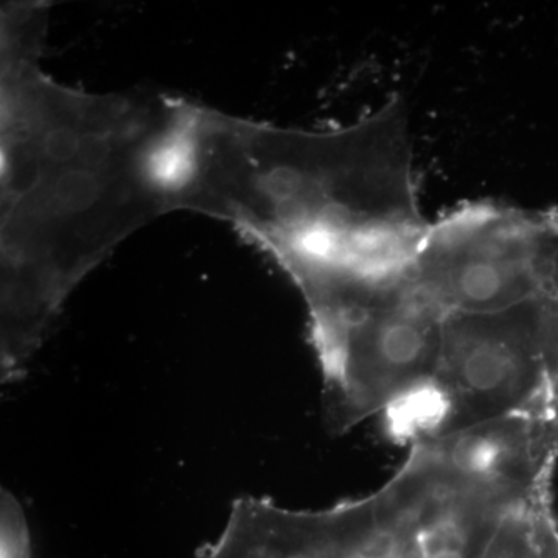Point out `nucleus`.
<instances>
[{
  "label": "nucleus",
  "mask_w": 558,
  "mask_h": 558,
  "mask_svg": "<svg viewBox=\"0 0 558 558\" xmlns=\"http://www.w3.org/2000/svg\"><path fill=\"white\" fill-rule=\"evenodd\" d=\"M484 558H558L553 487L531 495L506 512Z\"/></svg>",
  "instance_id": "nucleus-8"
},
{
  "label": "nucleus",
  "mask_w": 558,
  "mask_h": 558,
  "mask_svg": "<svg viewBox=\"0 0 558 558\" xmlns=\"http://www.w3.org/2000/svg\"><path fill=\"white\" fill-rule=\"evenodd\" d=\"M2 524H0V558H31V532L17 499L2 492Z\"/></svg>",
  "instance_id": "nucleus-10"
},
{
  "label": "nucleus",
  "mask_w": 558,
  "mask_h": 558,
  "mask_svg": "<svg viewBox=\"0 0 558 558\" xmlns=\"http://www.w3.org/2000/svg\"><path fill=\"white\" fill-rule=\"evenodd\" d=\"M558 242V218L473 201L428 223L414 274L446 314H484L537 299Z\"/></svg>",
  "instance_id": "nucleus-3"
},
{
  "label": "nucleus",
  "mask_w": 558,
  "mask_h": 558,
  "mask_svg": "<svg viewBox=\"0 0 558 558\" xmlns=\"http://www.w3.org/2000/svg\"><path fill=\"white\" fill-rule=\"evenodd\" d=\"M436 373L453 396L457 432L512 414L548 416L542 293L505 311L446 314Z\"/></svg>",
  "instance_id": "nucleus-4"
},
{
  "label": "nucleus",
  "mask_w": 558,
  "mask_h": 558,
  "mask_svg": "<svg viewBox=\"0 0 558 558\" xmlns=\"http://www.w3.org/2000/svg\"><path fill=\"white\" fill-rule=\"evenodd\" d=\"M387 486L399 558H484L506 512L517 505L444 472L425 447L410 449Z\"/></svg>",
  "instance_id": "nucleus-5"
},
{
  "label": "nucleus",
  "mask_w": 558,
  "mask_h": 558,
  "mask_svg": "<svg viewBox=\"0 0 558 558\" xmlns=\"http://www.w3.org/2000/svg\"><path fill=\"white\" fill-rule=\"evenodd\" d=\"M244 230L290 278L414 266L428 229L402 98L329 132L245 131Z\"/></svg>",
  "instance_id": "nucleus-1"
},
{
  "label": "nucleus",
  "mask_w": 558,
  "mask_h": 558,
  "mask_svg": "<svg viewBox=\"0 0 558 558\" xmlns=\"http://www.w3.org/2000/svg\"><path fill=\"white\" fill-rule=\"evenodd\" d=\"M418 447L454 478L520 502L553 487L558 425L543 413L512 414Z\"/></svg>",
  "instance_id": "nucleus-6"
},
{
  "label": "nucleus",
  "mask_w": 558,
  "mask_h": 558,
  "mask_svg": "<svg viewBox=\"0 0 558 558\" xmlns=\"http://www.w3.org/2000/svg\"><path fill=\"white\" fill-rule=\"evenodd\" d=\"M392 442L409 449L436 442L457 432V407L438 373L399 389L377 414Z\"/></svg>",
  "instance_id": "nucleus-7"
},
{
  "label": "nucleus",
  "mask_w": 558,
  "mask_h": 558,
  "mask_svg": "<svg viewBox=\"0 0 558 558\" xmlns=\"http://www.w3.org/2000/svg\"><path fill=\"white\" fill-rule=\"evenodd\" d=\"M546 411L558 425V242L542 292Z\"/></svg>",
  "instance_id": "nucleus-9"
},
{
  "label": "nucleus",
  "mask_w": 558,
  "mask_h": 558,
  "mask_svg": "<svg viewBox=\"0 0 558 558\" xmlns=\"http://www.w3.org/2000/svg\"><path fill=\"white\" fill-rule=\"evenodd\" d=\"M300 290L333 432L377 416L399 389L438 369L446 312L421 288L414 267Z\"/></svg>",
  "instance_id": "nucleus-2"
}]
</instances>
